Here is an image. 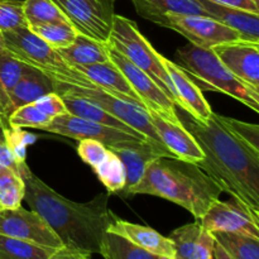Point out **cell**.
Here are the masks:
<instances>
[{
  "label": "cell",
  "mask_w": 259,
  "mask_h": 259,
  "mask_svg": "<svg viewBox=\"0 0 259 259\" xmlns=\"http://www.w3.org/2000/svg\"><path fill=\"white\" fill-rule=\"evenodd\" d=\"M181 124L199 143L204 158L197 162L223 192L259 215V151L228 131L215 116L205 124L176 106Z\"/></svg>",
  "instance_id": "1"
},
{
  "label": "cell",
  "mask_w": 259,
  "mask_h": 259,
  "mask_svg": "<svg viewBox=\"0 0 259 259\" xmlns=\"http://www.w3.org/2000/svg\"><path fill=\"white\" fill-rule=\"evenodd\" d=\"M24 181V200L50 225L68 250L100 253L101 240L116 219L109 209V194H100L89 202H75L51 189L35 176L27 162L19 164Z\"/></svg>",
  "instance_id": "2"
},
{
  "label": "cell",
  "mask_w": 259,
  "mask_h": 259,
  "mask_svg": "<svg viewBox=\"0 0 259 259\" xmlns=\"http://www.w3.org/2000/svg\"><path fill=\"white\" fill-rule=\"evenodd\" d=\"M153 195L175 202L199 220L220 197L219 185L195 162L158 157L149 162L143 176L126 194Z\"/></svg>",
  "instance_id": "3"
},
{
  "label": "cell",
  "mask_w": 259,
  "mask_h": 259,
  "mask_svg": "<svg viewBox=\"0 0 259 259\" xmlns=\"http://www.w3.org/2000/svg\"><path fill=\"white\" fill-rule=\"evenodd\" d=\"M177 65L190 76L200 88L229 95L252 109L259 111V90L243 82L233 75L222 61L215 56L211 48H201L189 45L176 51Z\"/></svg>",
  "instance_id": "4"
},
{
  "label": "cell",
  "mask_w": 259,
  "mask_h": 259,
  "mask_svg": "<svg viewBox=\"0 0 259 259\" xmlns=\"http://www.w3.org/2000/svg\"><path fill=\"white\" fill-rule=\"evenodd\" d=\"M106 46L118 51L126 60L146 72L176 106L182 109L179 94L162 62V55L157 52L147 38L139 32L136 22L123 15H114L113 27Z\"/></svg>",
  "instance_id": "5"
},
{
  "label": "cell",
  "mask_w": 259,
  "mask_h": 259,
  "mask_svg": "<svg viewBox=\"0 0 259 259\" xmlns=\"http://www.w3.org/2000/svg\"><path fill=\"white\" fill-rule=\"evenodd\" d=\"M3 35L5 50L27 65L45 71L56 81L77 86H89L93 83L76 68L70 67L61 58L57 50L33 33L29 27L3 32Z\"/></svg>",
  "instance_id": "6"
},
{
  "label": "cell",
  "mask_w": 259,
  "mask_h": 259,
  "mask_svg": "<svg viewBox=\"0 0 259 259\" xmlns=\"http://www.w3.org/2000/svg\"><path fill=\"white\" fill-rule=\"evenodd\" d=\"M60 93L72 94V95H77L80 98L98 104L104 110L108 111L109 114L115 116L116 119L123 121L124 124L131 126L136 132H138L139 134L146 137L147 139L163 146L153 124H152L151 115L143 106L137 105V104L126 101L124 99L116 98V96L104 91L95 83L91 86H77L56 81V94Z\"/></svg>",
  "instance_id": "7"
},
{
  "label": "cell",
  "mask_w": 259,
  "mask_h": 259,
  "mask_svg": "<svg viewBox=\"0 0 259 259\" xmlns=\"http://www.w3.org/2000/svg\"><path fill=\"white\" fill-rule=\"evenodd\" d=\"M81 34L108 42L114 22L115 0H53Z\"/></svg>",
  "instance_id": "8"
},
{
  "label": "cell",
  "mask_w": 259,
  "mask_h": 259,
  "mask_svg": "<svg viewBox=\"0 0 259 259\" xmlns=\"http://www.w3.org/2000/svg\"><path fill=\"white\" fill-rule=\"evenodd\" d=\"M109 60L121 71L128 82L136 91L148 111H153L175 124H181L176 111V104L167 96V94L136 65L126 60L123 55L113 48L108 47Z\"/></svg>",
  "instance_id": "9"
},
{
  "label": "cell",
  "mask_w": 259,
  "mask_h": 259,
  "mask_svg": "<svg viewBox=\"0 0 259 259\" xmlns=\"http://www.w3.org/2000/svg\"><path fill=\"white\" fill-rule=\"evenodd\" d=\"M161 27L180 33L189 43L201 48H212L222 43L240 39L234 29L205 15H168Z\"/></svg>",
  "instance_id": "10"
},
{
  "label": "cell",
  "mask_w": 259,
  "mask_h": 259,
  "mask_svg": "<svg viewBox=\"0 0 259 259\" xmlns=\"http://www.w3.org/2000/svg\"><path fill=\"white\" fill-rule=\"evenodd\" d=\"M0 234L42 247L56 249L65 248L60 238L40 215L33 210L23 209L22 206L0 210Z\"/></svg>",
  "instance_id": "11"
},
{
  "label": "cell",
  "mask_w": 259,
  "mask_h": 259,
  "mask_svg": "<svg viewBox=\"0 0 259 259\" xmlns=\"http://www.w3.org/2000/svg\"><path fill=\"white\" fill-rule=\"evenodd\" d=\"M199 222L210 233H240L259 239V215L234 199L233 201L215 200Z\"/></svg>",
  "instance_id": "12"
},
{
  "label": "cell",
  "mask_w": 259,
  "mask_h": 259,
  "mask_svg": "<svg viewBox=\"0 0 259 259\" xmlns=\"http://www.w3.org/2000/svg\"><path fill=\"white\" fill-rule=\"evenodd\" d=\"M43 131L50 133L58 134V136L67 137V138L77 139H95V141L103 143L105 147H114L119 143L134 139H144L134 137L132 134L125 133L119 129L111 128V126L103 125V124L94 123V121L85 120L78 116L72 115L70 113L62 114L51 120Z\"/></svg>",
  "instance_id": "13"
},
{
  "label": "cell",
  "mask_w": 259,
  "mask_h": 259,
  "mask_svg": "<svg viewBox=\"0 0 259 259\" xmlns=\"http://www.w3.org/2000/svg\"><path fill=\"white\" fill-rule=\"evenodd\" d=\"M109 149L118 156L125 169V186L119 192L123 197H126L129 190L138 184L149 162L158 157H175L166 147L149 139L123 142L114 147H109Z\"/></svg>",
  "instance_id": "14"
},
{
  "label": "cell",
  "mask_w": 259,
  "mask_h": 259,
  "mask_svg": "<svg viewBox=\"0 0 259 259\" xmlns=\"http://www.w3.org/2000/svg\"><path fill=\"white\" fill-rule=\"evenodd\" d=\"M211 50L233 75L259 90V43L238 39Z\"/></svg>",
  "instance_id": "15"
},
{
  "label": "cell",
  "mask_w": 259,
  "mask_h": 259,
  "mask_svg": "<svg viewBox=\"0 0 259 259\" xmlns=\"http://www.w3.org/2000/svg\"><path fill=\"white\" fill-rule=\"evenodd\" d=\"M148 113L159 139L175 157L182 161L195 162V163L204 158V152L200 148L199 143L182 124H175L166 120L153 111Z\"/></svg>",
  "instance_id": "16"
},
{
  "label": "cell",
  "mask_w": 259,
  "mask_h": 259,
  "mask_svg": "<svg viewBox=\"0 0 259 259\" xmlns=\"http://www.w3.org/2000/svg\"><path fill=\"white\" fill-rule=\"evenodd\" d=\"M162 62L171 77L172 83L176 89L182 103V110L187 111L192 118L205 124L211 116L212 110L210 104L204 98L201 89L197 83L174 61L162 56Z\"/></svg>",
  "instance_id": "17"
},
{
  "label": "cell",
  "mask_w": 259,
  "mask_h": 259,
  "mask_svg": "<svg viewBox=\"0 0 259 259\" xmlns=\"http://www.w3.org/2000/svg\"><path fill=\"white\" fill-rule=\"evenodd\" d=\"M175 259H214L215 239L199 220L175 229L169 235Z\"/></svg>",
  "instance_id": "18"
},
{
  "label": "cell",
  "mask_w": 259,
  "mask_h": 259,
  "mask_svg": "<svg viewBox=\"0 0 259 259\" xmlns=\"http://www.w3.org/2000/svg\"><path fill=\"white\" fill-rule=\"evenodd\" d=\"M108 232L125 238L126 240L147 252L167 259H175V247L172 240L163 237L152 228L133 224L116 218L108 228Z\"/></svg>",
  "instance_id": "19"
},
{
  "label": "cell",
  "mask_w": 259,
  "mask_h": 259,
  "mask_svg": "<svg viewBox=\"0 0 259 259\" xmlns=\"http://www.w3.org/2000/svg\"><path fill=\"white\" fill-rule=\"evenodd\" d=\"M210 18L232 28L240 39L259 43V14L218 4L211 0H196Z\"/></svg>",
  "instance_id": "20"
},
{
  "label": "cell",
  "mask_w": 259,
  "mask_h": 259,
  "mask_svg": "<svg viewBox=\"0 0 259 259\" xmlns=\"http://www.w3.org/2000/svg\"><path fill=\"white\" fill-rule=\"evenodd\" d=\"M56 93V81L45 71L29 66L27 72L22 76L10 93L4 115L8 116L18 108L32 104L47 94Z\"/></svg>",
  "instance_id": "21"
},
{
  "label": "cell",
  "mask_w": 259,
  "mask_h": 259,
  "mask_svg": "<svg viewBox=\"0 0 259 259\" xmlns=\"http://www.w3.org/2000/svg\"><path fill=\"white\" fill-rule=\"evenodd\" d=\"M75 68L78 72L85 75L91 82H94L106 93L146 108L141 99H139V96L137 95L136 91L133 90L131 83L128 82L125 76L121 73V71L110 60L108 62L78 66V67Z\"/></svg>",
  "instance_id": "22"
},
{
  "label": "cell",
  "mask_w": 259,
  "mask_h": 259,
  "mask_svg": "<svg viewBox=\"0 0 259 259\" xmlns=\"http://www.w3.org/2000/svg\"><path fill=\"white\" fill-rule=\"evenodd\" d=\"M142 18L161 25L168 15H205L196 0H131Z\"/></svg>",
  "instance_id": "23"
},
{
  "label": "cell",
  "mask_w": 259,
  "mask_h": 259,
  "mask_svg": "<svg viewBox=\"0 0 259 259\" xmlns=\"http://www.w3.org/2000/svg\"><path fill=\"white\" fill-rule=\"evenodd\" d=\"M58 95L61 96V99H62L63 103H65L67 113L72 114V115L78 116V118L81 119H85V120L94 121V123H99L103 124V125L119 129V131H123L125 132V133L132 134V136L138 137V138L147 139L146 137L139 134L138 132L132 129L131 126L124 124L123 121L116 119L115 116L109 114L108 111H105L101 106L93 103V101L86 100V99L80 98V96L77 95H72V94L68 93H60Z\"/></svg>",
  "instance_id": "24"
},
{
  "label": "cell",
  "mask_w": 259,
  "mask_h": 259,
  "mask_svg": "<svg viewBox=\"0 0 259 259\" xmlns=\"http://www.w3.org/2000/svg\"><path fill=\"white\" fill-rule=\"evenodd\" d=\"M58 55L70 67L103 63L109 61L108 46L94 38L77 33L70 46L57 50Z\"/></svg>",
  "instance_id": "25"
},
{
  "label": "cell",
  "mask_w": 259,
  "mask_h": 259,
  "mask_svg": "<svg viewBox=\"0 0 259 259\" xmlns=\"http://www.w3.org/2000/svg\"><path fill=\"white\" fill-rule=\"evenodd\" d=\"M65 248L42 247L30 242L0 234V259H56Z\"/></svg>",
  "instance_id": "26"
},
{
  "label": "cell",
  "mask_w": 259,
  "mask_h": 259,
  "mask_svg": "<svg viewBox=\"0 0 259 259\" xmlns=\"http://www.w3.org/2000/svg\"><path fill=\"white\" fill-rule=\"evenodd\" d=\"M29 65L18 60L8 50L0 52V109L4 114L10 93L22 76L27 72ZM5 116V115H4Z\"/></svg>",
  "instance_id": "27"
},
{
  "label": "cell",
  "mask_w": 259,
  "mask_h": 259,
  "mask_svg": "<svg viewBox=\"0 0 259 259\" xmlns=\"http://www.w3.org/2000/svg\"><path fill=\"white\" fill-rule=\"evenodd\" d=\"M104 259H167L137 247L125 238L106 232L101 240L100 253Z\"/></svg>",
  "instance_id": "28"
},
{
  "label": "cell",
  "mask_w": 259,
  "mask_h": 259,
  "mask_svg": "<svg viewBox=\"0 0 259 259\" xmlns=\"http://www.w3.org/2000/svg\"><path fill=\"white\" fill-rule=\"evenodd\" d=\"M215 242L219 243L233 259H259V239L240 233L214 232Z\"/></svg>",
  "instance_id": "29"
},
{
  "label": "cell",
  "mask_w": 259,
  "mask_h": 259,
  "mask_svg": "<svg viewBox=\"0 0 259 259\" xmlns=\"http://www.w3.org/2000/svg\"><path fill=\"white\" fill-rule=\"evenodd\" d=\"M23 12L28 27L47 23H70L53 0H24Z\"/></svg>",
  "instance_id": "30"
},
{
  "label": "cell",
  "mask_w": 259,
  "mask_h": 259,
  "mask_svg": "<svg viewBox=\"0 0 259 259\" xmlns=\"http://www.w3.org/2000/svg\"><path fill=\"white\" fill-rule=\"evenodd\" d=\"M24 181L19 172L0 169V210L17 209L24 200Z\"/></svg>",
  "instance_id": "31"
},
{
  "label": "cell",
  "mask_w": 259,
  "mask_h": 259,
  "mask_svg": "<svg viewBox=\"0 0 259 259\" xmlns=\"http://www.w3.org/2000/svg\"><path fill=\"white\" fill-rule=\"evenodd\" d=\"M101 184L111 194H119L125 186V169L123 163L114 152L109 149L105 159L94 168Z\"/></svg>",
  "instance_id": "32"
},
{
  "label": "cell",
  "mask_w": 259,
  "mask_h": 259,
  "mask_svg": "<svg viewBox=\"0 0 259 259\" xmlns=\"http://www.w3.org/2000/svg\"><path fill=\"white\" fill-rule=\"evenodd\" d=\"M29 29L55 50L70 46L78 33L71 23H47L32 25Z\"/></svg>",
  "instance_id": "33"
},
{
  "label": "cell",
  "mask_w": 259,
  "mask_h": 259,
  "mask_svg": "<svg viewBox=\"0 0 259 259\" xmlns=\"http://www.w3.org/2000/svg\"><path fill=\"white\" fill-rule=\"evenodd\" d=\"M51 120L52 118L38 108L35 103L20 106L8 116V123L13 128H35L43 131Z\"/></svg>",
  "instance_id": "34"
},
{
  "label": "cell",
  "mask_w": 259,
  "mask_h": 259,
  "mask_svg": "<svg viewBox=\"0 0 259 259\" xmlns=\"http://www.w3.org/2000/svg\"><path fill=\"white\" fill-rule=\"evenodd\" d=\"M217 119L220 124L225 126L229 132H232L237 138L247 143L255 151H259V126L257 124L245 123V121L237 120L233 118L215 114Z\"/></svg>",
  "instance_id": "35"
},
{
  "label": "cell",
  "mask_w": 259,
  "mask_h": 259,
  "mask_svg": "<svg viewBox=\"0 0 259 259\" xmlns=\"http://www.w3.org/2000/svg\"><path fill=\"white\" fill-rule=\"evenodd\" d=\"M24 27H28V23L23 12V3L0 0V30L9 32Z\"/></svg>",
  "instance_id": "36"
},
{
  "label": "cell",
  "mask_w": 259,
  "mask_h": 259,
  "mask_svg": "<svg viewBox=\"0 0 259 259\" xmlns=\"http://www.w3.org/2000/svg\"><path fill=\"white\" fill-rule=\"evenodd\" d=\"M109 148L95 139H81L77 144V153L80 158L90 167L96 168L105 159Z\"/></svg>",
  "instance_id": "37"
},
{
  "label": "cell",
  "mask_w": 259,
  "mask_h": 259,
  "mask_svg": "<svg viewBox=\"0 0 259 259\" xmlns=\"http://www.w3.org/2000/svg\"><path fill=\"white\" fill-rule=\"evenodd\" d=\"M2 133L5 142L12 148L18 163L25 162V156H27V151L25 149H27L28 144L27 138L30 137L29 134L22 132V128H13L10 125H8L7 128H3Z\"/></svg>",
  "instance_id": "38"
},
{
  "label": "cell",
  "mask_w": 259,
  "mask_h": 259,
  "mask_svg": "<svg viewBox=\"0 0 259 259\" xmlns=\"http://www.w3.org/2000/svg\"><path fill=\"white\" fill-rule=\"evenodd\" d=\"M34 103L37 104L38 108L42 109V110L45 111L47 115H50L52 119L56 118V116L67 113L65 103H63V100L61 99V96L56 93L47 94V95L42 96V98L38 99Z\"/></svg>",
  "instance_id": "39"
},
{
  "label": "cell",
  "mask_w": 259,
  "mask_h": 259,
  "mask_svg": "<svg viewBox=\"0 0 259 259\" xmlns=\"http://www.w3.org/2000/svg\"><path fill=\"white\" fill-rule=\"evenodd\" d=\"M19 164L15 159L14 153L9 144L5 142L4 137L0 138V169L2 168H10L14 171L19 172Z\"/></svg>",
  "instance_id": "40"
},
{
  "label": "cell",
  "mask_w": 259,
  "mask_h": 259,
  "mask_svg": "<svg viewBox=\"0 0 259 259\" xmlns=\"http://www.w3.org/2000/svg\"><path fill=\"white\" fill-rule=\"evenodd\" d=\"M211 2L218 3V4L222 5H227V7L248 10V12L257 13V14H259V4L255 3L254 0H211Z\"/></svg>",
  "instance_id": "41"
},
{
  "label": "cell",
  "mask_w": 259,
  "mask_h": 259,
  "mask_svg": "<svg viewBox=\"0 0 259 259\" xmlns=\"http://www.w3.org/2000/svg\"><path fill=\"white\" fill-rule=\"evenodd\" d=\"M214 259H233L229 254L227 253V250L219 244V243L215 242L214 244Z\"/></svg>",
  "instance_id": "42"
},
{
  "label": "cell",
  "mask_w": 259,
  "mask_h": 259,
  "mask_svg": "<svg viewBox=\"0 0 259 259\" xmlns=\"http://www.w3.org/2000/svg\"><path fill=\"white\" fill-rule=\"evenodd\" d=\"M75 253L76 252H73V250H68V249H66V248H65L62 255H61L60 258H56V259H73V255H75Z\"/></svg>",
  "instance_id": "43"
},
{
  "label": "cell",
  "mask_w": 259,
  "mask_h": 259,
  "mask_svg": "<svg viewBox=\"0 0 259 259\" xmlns=\"http://www.w3.org/2000/svg\"><path fill=\"white\" fill-rule=\"evenodd\" d=\"M8 125H9V123H8V119L5 118L4 114H3V111H2V109H0V129L7 128Z\"/></svg>",
  "instance_id": "44"
},
{
  "label": "cell",
  "mask_w": 259,
  "mask_h": 259,
  "mask_svg": "<svg viewBox=\"0 0 259 259\" xmlns=\"http://www.w3.org/2000/svg\"><path fill=\"white\" fill-rule=\"evenodd\" d=\"M73 259H91V254H89V253L76 252L75 255H73Z\"/></svg>",
  "instance_id": "45"
},
{
  "label": "cell",
  "mask_w": 259,
  "mask_h": 259,
  "mask_svg": "<svg viewBox=\"0 0 259 259\" xmlns=\"http://www.w3.org/2000/svg\"><path fill=\"white\" fill-rule=\"evenodd\" d=\"M5 50V40H4V35H3V32L0 30V52Z\"/></svg>",
  "instance_id": "46"
},
{
  "label": "cell",
  "mask_w": 259,
  "mask_h": 259,
  "mask_svg": "<svg viewBox=\"0 0 259 259\" xmlns=\"http://www.w3.org/2000/svg\"><path fill=\"white\" fill-rule=\"evenodd\" d=\"M5 2H15V3H23L24 0H5Z\"/></svg>",
  "instance_id": "47"
}]
</instances>
